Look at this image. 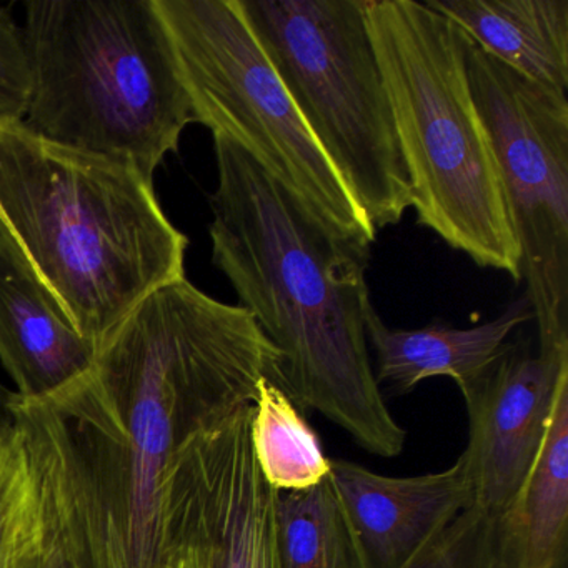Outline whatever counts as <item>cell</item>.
Here are the masks:
<instances>
[{"instance_id":"6da1fadb","label":"cell","mask_w":568,"mask_h":568,"mask_svg":"<svg viewBox=\"0 0 568 568\" xmlns=\"http://www.w3.org/2000/svg\"><path fill=\"white\" fill-rule=\"evenodd\" d=\"M284 388L277 348L239 305L187 278L139 302L95 347L91 371L12 404L42 484L95 568H162L165 498L179 450L202 428Z\"/></svg>"},{"instance_id":"7a4b0ae2","label":"cell","mask_w":568,"mask_h":568,"mask_svg":"<svg viewBox=\"0 0 568 568\" xmlns=\"http://www.w3.org/2000/svg\"><path fill=\"white\" fill-rule=\"evenodd\" d=\"M214 151L212 262L281 354L285 394L368 454L397 457L407 430L368 357L371 244L322 224L231 139L214 134Z\"/></svg>"},{"instance_id":"3957f363","label":"cell","mask_w":568,"mask_h":568,"mask_svg":"<svg viewBox=\"0 0 568 568\" xmlns=\"http://www.w3.org/2000/svg\"><path fill=\"white\" fill-rule=\"evenodd\" d=\"M0 212L72 327L99 342L151 292L185 277L189 239L125 162L0 121Z\"/></svg>"},{"instance_id":"277c9868","label":"cell","mask_w":568,"mask_h":568,"mask_svg":"<svg viewBox=\"0 0 568 568\" xmlns=\"http://www.w3.org/2000/svg\"><path fill=\"white\" fill-rule=\"evenodd\" d=\"M24 39L39 138L125 162L148 181L194 122L155 0H29Z\"/></svg>"},{"instance_id":"5b68a950","label":"cell","mask_w":568,"mask_h":568,"mask_svg":"<svg viewBox=\"0 0 568 568\" xmlns=\"http://www.w3.org/2000/svg\"><path fill=\"white\" fill-rule=\"evenodd\" d=\"M367 26L417 224L480 267L521 281L494 144L471 94L467 36L427 0H367Z\"/></svg>"},{"instance_id":"8992f818","label":"cell","mask_w":568,"mask_h":568,"mask_svg":"<svg viewBox=\"0 0 568 568\" xmlns=\"http://www.w3.org/2000/svg\"><path fill=\"white\" fill-rule=\"evenodd\" d=\"M305 128L375 232L412 184L367 26V0H237Z\"/></svg>"},{"instance_id":"52a82bcc","label":"cell","mask_w":568,"mask_h":568,"mask_svg":"<svg viewBox=\"0 0 568 568\" xmlns=\"http://www.w3.org/2000/svg\"><path fill=\"white\" fill-rule=\"evenodd\" d=\"M174 45L194 122L244 149L335 234L375 231L298 115L237 0H155Z\"/></svg>"},{"instance_id":"ba28073f","label":"cell","mask_w":568,"mask_h":568,"mask_svg":"<svg viewBox=\"0 0 568 568\" xmlns=\"http://www.w3.org/2000/svg\"><path fill=\"white\" fill-rule=\"evenodd\" d=\"M467 71L520 248L538 351L568 354L567 94L517 74L471 41Z\"/></svg>"},{"instance_id":"9c48e42d","label":"cell","mask_w":568,"mask_h":568,"mask_svg":"<svg viewBox=\"0 0 568 568\" xmlns=\"http://www.w3.org/2000/svg\"><path fill=\"white\" fill-rule=\"evenodd\" d=\"M254 404L189 438L169 477L162 568H278L277 495L252 445Z\"/></svg>"},{"instance_id":"30bf717a","label":"cell","mask_w":568,"mask_h":568,"mask_svg":"<svg viewBox=\"0 0 568 568\" xmlns=\"http://www.w3.org/2000/svg\"><path fill=\"white\" fill-rule=\"evenodd\" d=\"M568 354L534 352L510 342L477 387L464 397L468 445L462 458L471 507L497 520L527 478L554 414Z\"/></svg>"},{"instance_id":"8fae6325","label":"cell","mask_w":568,"mask_h":568,"mask_svg":"<svg viewBox=\"0 0 568 568\" xmlns=\"http://www.w3.org/2000/svg\"><path fill=\"white\" fill-rule=\"evenodd\" d=\"M332 487L364 568H402L434 535L471 507L467 465L414 477H388L331 458Z\"/></svg>"},{"instance_id":"7c38bea8","label":"cell","mask_w":568,"mask_h":568,"mask_svg":"<svg viewBox=\"0 0 568 568\" xmlns=\"http://www.w3.org/2000/svg\"><path fill=\"white\" fill-rule=\"evenodd\" d=\"M534 318L527 298L508 305L494 321L470 328H455L432 322L422 328H390L382 322L374 305L365 315L367 341L377 358L378 385L387 384L397 394L414 390L432 377H448L467 397L491 365L505 354L508 337L521 324Z\"/></svg>"},{"instance_id":"4fadbf2b","label":"cell","mask_w":568,"mask_h":568,"mask_svg":"<svg viewBox=\"0 0 568 568\" xmlns=\"http://www.w3.org/2000/svg\"><path fill=\"white\" fill-rule=\"evenodd\" d=\"M94 361L95 345L38 284L0 257V364L16 397H49L91 371Z\"/></svg>"},{"instance_id":"5bb4252c","label":"cell","mask_w":568,"mask_h":568,"mask_svg":"<svg viewBox=\"0 0 568 568\" xmlns=\"http://www.w3.org/2000/svg\"><path fill=\"white\" fill-rule=\"evenodd\" d=\"M517 74L568 91V0H427Z\"/></svg>"},{"instance_id":"9a60e30c","label":"cell","mask_w":568,"mask_h":568,"mask_svg":"<svg viewBox=\"0 0 568 568\" xmlns=\"http://www.w3.org/2000/svg\"><path fill=\"white\" fill-rule=\"evenodd\" d=\"M568 558V378L540 452L495 524V568H555Z\"/></svg>"},{"instance_id":"2e32d148","label":"cell","mask_w":568,"mask_h":568,"mask_svg":"<svg viewBox=\"0 0 568 568\" xmlns=\"http://www.w3.org/2000/svg\"><path fill=\"white\" fill-rule=\"evenodd\" d=\"M252 445L258 468L274 490H307L331 474V458L325 457L317 434L275 382L258 385Z\"/></svg>"},{"instance_id":"e0dca14e","label":"cell","mask_w":568,"mask_h":568,"mask_svg":"<svg viewBox=\"0 0 568 568\" xmlns=\"http://www.w3.org/2000/svg\"><path fill=\"white\" fill-rule=\"evenodd\" d=\"M277 560L278 568H364L331 478L278 491Z\"/></svg>"},{"instance_id":"ac0fdd59","label":"cell","mask_w":568,"mask_h":568,"mask_svg":"<svg viewBox=\"0 0 568 568\" xmlns=\"http://www.w3.org/2000/svg\"><path fill=\"white\" fill-rule=\"evenodd\" d=\"M495 518L467 508L402 568H495Z\"/></svg>"},{"instance_id":"d6986e66","label":"cell","mask_w":568,"mask_h":568,"mask_svg":"<svg viewBox=\"0 0 568 568\" xmlns=\"http://www.w3.org/2000/svg\"><path fill=\"white\" fill-rule=\"evenodd\" d=\"M31 95V65L24 31L0 6V121H24Z\"/></svg>"},{"instance_id":"ffe728a7","label":"cell","mask_w":568,"mask_h":568,"mask_svg":"<svg viewBox=\"0 0 568 568\" xmlns=\"http://www.w3.org/2000/svg\"><path fill=\"white\" fill-rule=\"evenodd\" d=\"M0 257L6 258L9 264L14 265V267L18 268L21 274H24L26 277L31 278L34 284H38L39 287L42 288L41 282H39L38 278V274H36L34 267H32L31 261H29L28 255H26L24 251H22L18 239H16V235L12 234L9 225L6 224L4 219H0ZM42 291H44V288H42Z\"/></svg>"},{"instance_id":"44dd1931","label":"cell","mask_w":568,"mask_h":568,"mask_svg":"<svg viewBox=\"0 0 568 568\" xmlns=\"http://www.w3.org/2000/svg\"><path fill=\"white\" fill-rule=\"evenodd\" d=\"M14 390H9L6 385L0 384V428L12 424V402H14Z\"/></svg>"},{"instance_id":"7402d4cb","label":"cell","mask_w":568,"mask_h":568,"mask_svg":"<svg viewBox=\"0 0 568 568\" xmlns=\"http://www.w3.org/2000/svg\"><path fill=\"white\" fill-rule=\"evenodd\" d=\"M555 568H568V558H565V560L560 561V564H558Z\"/></svg>"},{"instance_id":"603a6c76","label":"cell","mask_w":568,"mask_h":568,"mask_svg":"<svg viewBox=\"0 0 568 568\" xmlns=\"http://www.w3.org/2000/svg\"><path fill=\"white\" fill-rule=\"evenodd\" d=\"M0 219H2V212H0ZM6 222V221H4Z\"/></svg>"}]
</instances>
